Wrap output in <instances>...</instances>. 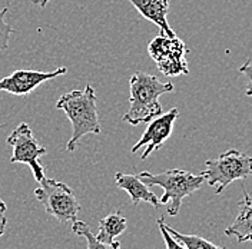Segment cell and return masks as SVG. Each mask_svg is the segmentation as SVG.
I'll list each match as a JSON object with an SVG mask.
<instances>
[{"label":"cell","mask_w":252,"mask_h":249,"mask_svg":"<svg viewBox=\"0 0 252 249\" xmlns=\"http://www.w3.org/2000/svg\"><path fill=\"white\" fill-rule=\"evenodd\" d=\"M178 116H179V110L173 108L169 112L152 119L148 124V127L145 129L142 138L133 145L130 152L136 154L142 146H146V149L143 151V154L141 155V159H146L154 151L159 149L168 140V138L172 135L173 124L178 119Z\"/></svg>","instance_id":"cell-8"},{"label":"cell","mask_w":252,"mask_h":249,"mask_svg":"<svg viewBox=\"0 0 252 249\" xmlns=\"http://www.w3.org/2000/svg\"><path fill=\"white\" fill-rule=\"evenodd\" d=\"M32 3H34V4H37V6H40V7H45L47 3H49V0H31Z\"/></svg>","instance_id":"cell-20"},{"label":"cell","mask_w":252,"mask_h":249,"mask_svg":"<svg viewBox=\"0 0 252 249\" xmlns=\"http://www.w3.org/2000/svg\"><path fill=\"white\" fill-rule=\"evenodd\" d=\"M225 235L235 236L239 244L252 242V198L247 190H244V199L239 202L235 222L225 229Z\"/></svg>","instance_id":"cell-12"},{"label":"cell","mask_w":252,"mask_h":249,"mask_svg":"<svg viewBox=\"0 0 252 249\" xmlns=\"http://www.w3.org/2000/svg\"><path fill=\"white\" fill-rule=\"evenodd\" d=\"M202 175L208 185L215 187V193H220L229 184L252 175V156L229 149L218 159L206 160Z\"/></svg>","instance_id":"cell-4"},{"label":"cell","mask_w":252,"mask_h":249,"mask_svg":"<svg viewBox=\"0 0 252 249\" xmlns=\"http://www.w3.org/2000/svg\"><path fill=\"white\" fill-rule=\"evenodd\" d=\"M127 228V220L121 215V212L110 214L99 222V232L96 238L105 244H113L115 238L122 235Z\"/></svg>","instance_id":"cell-13"},{"label":"cell","mask_w":252,"mask_h":249,"mask_svg":"<svg viewBox=\"0 0 252 249\" xmlns=\"http://www.w3.org/2000/svg\"><path fill=\"white\" fill-rule=\"evenodd\" d=\"M6 211H7V206H6V203L0 199V236L4 234V228H6V223H7Z\"/></svg>","instance_id":"cell-19"},{"label":"cell","mask_w":252,"mask_h":249,"mask_svg":"<svg viewBox=\"0 0 252 249\" xmlns=\"http://www.w3.org/2000/svg\"><path fill=\"white\" fill-rule=\"evenodd\" d=\"M139 179L148 187H160L163 195L159 198L160 205H168V215L176 217L182 201L190 193L201 189L205 176L201 173H192L182 169H169L160 173L141 172Z\"/></svg>","instance_id":"cell-3"},{"label":"cell","mask_w":252,"mask_h":249,"mask_svg":"<svg viewBox=\"0 0 252 249\" xmlns=\"http://www.w3.org/2000/svg\"><path fill=\"white\" fill-rule=\"evenodd\" d=\"M158 226L160 229V234H162V238H163V242H165L166 249H187L179 241H176L172 235L166 231V228L163 226V218L158 219Z\"/></svg>","instance_id":"cell-17"},{"label":"cell","mask_w":252,"mask_h":249,"mask_svg":"<svg viewBox=\"0 0 252 249\" xmlns=\"http://www.w3.org/2000/svg\"><path fill=\"white\" fill-rule=\"evenodd\" d=\"M115 184L118 187L124 189L129 193L132 203L136 206L139 202L151 203L154 208H159V198L157 195L148 189V185H145L139 179L138 175H126L122 172H118L115 175Z\"/></svg>","instance_id":"cell-11"},{"label":"cell","mask_w":252,"mask_h":249,"mask_svg":"<svg viewBox=\"0 0 252 249\" xmlns=\"http://www.w3.org/2000/svg\"><path fill=\"white\" fill-rule=\"evenodd\" d=\"M34 196L42 203L46 214L52 215L59 222H75L78 220L80 205L72 190L63 182L45 178L39 182V187L34 189Z\"/></svg>","instance_id":"cell-5"},{"label":"cell","mask_w":252,"mask_h":249,"mask_svg":"<svg viewBox=\"0 0 252 249\" xmlns=\"http://www.w3.org/2000/svg\"><path fill=\"white\" fill-rule=\"evenodd\" d=\"M56 108L63 110L72 124V138L69 139L66 149L73 152L85 135L100 133V122L96 109V93L92 85H86L83 91H72L62 94Z\"/></svg>","instance_id":"cell-2"},{"label":"cell","mask_w":252,"mask_h":249,"mask_svg":"<svg viewBox=\"0 0 252 249\" xmlns=\"http://www.w3.org/2000/svg\"><path fill=\"white\" fill-rule=\"evenodd\" d=\"M72 231L73 234H76L78 236H83L86 238L88 242V249H121V244L118 241H115L113 244H105L102 241H99L96 238V235L92 234L89 225L83 220H75L72 223Z\"/></svg>","instance_id":"cell-14"},{"label":"cell","mask_w":252,"mask_h":249,"mask_svg":"<svg viewBox=\"0 0 252 249\" xmlns=\"http://www.w3.org/2000/svg\"><path fill=\"white\" fill-rule=\"evenodd\" d=\"M129 110L124 115V121L136 126L162 115L159 96L173 92V85L160 82L155 75L135 72L129 80Z\"/></svg>","instance_id":"cell-1"},{"label":"cell","mask_w":252,"mask_h":249,"mask_svg":"<svg viewBox=\"0 0 252 249\" xmlns=\"http://www.w3.org/2000/svg\"><path fill=\"white\" fill-rule=\"evenodd\" d=\"M129 1L146 20L155 23L162 33L168 36H175V31L171 29L166 20V15L169 12V0H129Z\"/></svg>","instance_id":"cell-10"},{"label":"cell","mask_w":252,"mask_h":249,"mask_svg":"<svg viewBox=\"0 0 252 249\" xmlns=\"http://www.w3.org/2000/svg\"><path fill=\"white\" fill-rule=\"evenodd\" d=\"M7 143L13 148L10 162L28 165L32 169L34 179L37 182H42L46 175L43 165L39 162V157L46 155V149L39 146L37 140L32 133L31 126L22 122L7 138Z\"/></svg>","instance_id":"cell-7"},{"label":"cell","mask_w":252,"mask_h":249,"mask_svg":"<svg viewBox=\"0 0 252 249\" xmlns=\"http://www.w3.org/2000/svg\"><path fill=\"white\" fill-rule=\"evenodd\" d=\"M148 52L157 63L159 72L165 76L172 78L189 73L188 63L185 59L188 49L176 34L168 36L160 31L159 36L148 45Z\"/></svg>","instance_id":"cell-6"},{"label":"cell","mask_w":252,"mask_h":249,"mask_svg":"<svg viewBox=\"0 0 252 249\" xmlns=\"http://www.w3.org/2000/svg\"><path fill=\"white\" fill-rule=\"evenodd\" d=\"M239 73H244L247 78L250 79V85H248V88L245 91V94L252 97V59L247 61V62L239 67Z\"/></svg>","instance_id":"cell-18"},{"label":"cell","mask_w":252,"mask_h":249,"mask_svg":"<svg viewBox=\"0 0 252 249\" xmlns=\"http://www.w3.org/2000/svg\"><path fill=\"white\" fill-rule=\"evenodd\" d=\"M67 73L66 67H59L53 72L39 70H15L12 75L0 79V91L16 96H26L39 88L43 82L63 76Z\"/></svg>","instance_id":"cell-9"},{"label":"cell","mask_w":252,"mask_h":249,"mask_svg":"<svg viewBox=\"0 0 252 249\" xmlns=\"http://www.w3.org/2000/svg\"><path fill=\"white\" fill-rule=\"evenodd\" d=\"M163 226L166 228V231L172 235L176 241H179V242H181V244H182V245H184L187 249H226V248H223V247H218V245H215V244H212V242L206 241V239L202 238V236H198V235L181 234V232L175 231V229L171 228V226H168V225L165 223V220H163Z\"/></svg>","instance_id":"cell-15"},{"label":"cell","mask_w":252,"mask_h":249,"mask_svg":"<svg viewBox=\"0 0 252 249\" xmlns=\"http://www.w3.org/2000/svg\"><path fill=\"white\" fill-rule=\"evenodd\" d=\"M7 12H9L7 7L0 9V50H6L9 47V39L15 31L13 28L4 20V16L7 15Z\"/></svg>","instance_id":"cell-16"}]
</instances>
